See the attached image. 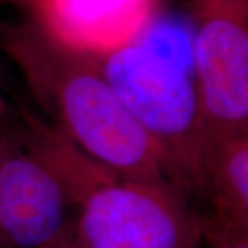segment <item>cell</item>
Here are the masks:
<instances>
[{
  "instance_id": "cell-7",
  "label": "cell",
  "mask_w": 248,
  "mask_h": 248,
  "mask_svg": "<svg viewBox=\"0 0 248 248\" xmlns=\"http://www.w3.org/2000/svg\"><path fill=\"white\" fill-rule=\"evenodd\" d=\"M204 199L213 221L248 228V131L205 135Z\"/></svg>"
},
{
  "instance_id": "cell-5",
  "label": "cell",
  "mask_w": 248,
  "mask_h": 248,
  "mask_svg": "<svg viewBox=\"0 0 248 248\" xmlns=\"http://www.w3.org/2000/svg\"><path fill=\"white\" fill-rule=\"evenodd\" d=\"M72 203L50 160L25 133L0 156V233L17 248H40L71 223Z\"/></svg>"
},
{
  "instance_id": "cell-10",
  "label": "cell",
  "mask_w": 248,
  "mask_h": 248,
  "mask_svg": "<svg viewBox=\"0 0 248 248\" xmlns=\"http://www.w3.org/2000/svg\"><path fill=\"white\" fill-rule=\"evenodd\" d=\"M0 1H6V3H11V4H18V6H22V0H0Z\"/></svg>"
},
{
  "instance_id": "cell-1",
  "label": "cell",
  "mask_w": 248,
  "mask_h": 248,
  "mask_svg": "<svg viewBox=\"0 0 248 248\" xmlns=\"http://www.w3.org/2000/svg\"><path fill=\"white\" fill-rule=\"evenodd\" d=\"M1 46L48 124L83 153L124 177L167 179L148 137L108 81L101 58L62 43L31 19L4 28Z\"/></svg>"
},
{
  "instance_id": "cell-4",
  "label": "cell",
  "mask_w": 248,
  "mask_h": 248,
  "mask_svg": "<svg viewBox=\"0 0 248 248\" xmlns=\"http://www.w3.org/2000/svg\"><path fill=\"white\" fill-rule=\"evenodd\" d=\"M205 135L248 131V0H190Z\"/></svg>"
},
{
  "instance_id": "cell-11",
  "label": "cell",
  "mask_w": 248,
  "mask_h": 248,
  "mask_svg": "<svg viewBox=\"0 0 248 248\" xmlns=\"http://www.w3.org/2000/svg\"><path fill=\"white\" fill-rule=\"evenodd\" d=\"M6 143H7V141H0V156H1V152H3V149H4Z\"/></svg>"
},
{
  "instance_id": "cell-8",
  "label": "cell",
  "mask_w": 248,
  "mask_h": 248,
  "mask_svg": "<svg viewBox=\"0 0 248 248\" xmlns=\"http://www.w3.org/2000/svg\"><path fill=\"white\" fill-rule=\"evenodd\" d=\"M202 240L208 243L210 248H248V228L229 226L213 221L202 215Z\"/></svg>"
},
{
  "instance_id": "cell-2",
  "label": "cell",
  "mask_w": 248,
  "mask_h": 248,
  "mask_svg": "<svg viewBox=\"0 0 248 248\" xmlns=\"http://www.w3.org/2000/svg\"><path fill=\"white\" fill-rule=\"evenodd\" d=\"M27 134L69 193L75 248L200 247L202 215L178 186L117 174L33 115Z\"/></svg>"
},
{
  "instance_id": "cell-6",
  "label": "cell",
  "mask_w": 248,
  "mask_h": 248,
  "mask_svg": "<svg viewBox=\"0 0 248 248\" xmlns=\"http://www.w3.org/2000/svg\"><path fill=\"white\" fill-rule=\"evenodd\" d=\"M22 7L60 42L102 58L138 42L159 0H22Z\"/></svg>"
},
{
  "instance_id": "cell-3",
  "label": "cell",
  "mask_w": 248,
  "mask_h": 248,
  "mask_svg": "<svg viewBox=\"0 0 248 248\" xmlns=\"http://www.w3.org/2000/svg\"><path fill=\"white\" fill-rule=\"evenodd\" d=\"M101 65L148 137L166 178L187 196L204 197L205 123L195 78L140 40L102 57Z\"/></svg>"
},
{
  "instance_id": "cell-9",
  "label": "cell",
  "mask_w": 248,
  "mask_h": 248,
  "mask_svg": "<svg viewBox=\"0 0 248 248\" xmlns=\"http://www.w3.org/2000/svg\"><path fill=\"white\" fill-rule=\"evenodd\" d=\"M40 248H75L73 247V237H72V221L57 239Z\"/></svg>"
}]
</instances>
